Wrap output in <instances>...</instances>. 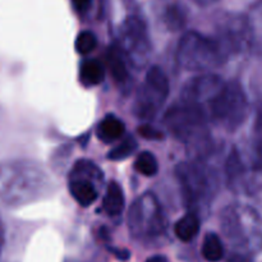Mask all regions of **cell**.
Masks as SVG:
<instances>
[{
	"label": "cell",
	"instance_id": "13",
	"mask_svg": "<svg viewBox=\"0 0 262 262\" xmlns=\"http://www.w3.org/2000/svg\"><path fill=\"white\" fill-rule=\"evenodd\" d=\"M125 125L119 118L115 115H106L97 125L96 135L102 142L110 143L120 140L124 135Z\"/></svg>",
	"mask_w": 262,
	"mask_h": 262
},
{
	"label": "cell",
	"instance_id": "24",
	"mask_svg": "<svg viewBox=\"0 0 262 262\" xmlns=\"http://www.w3.org/2000/svg\"><path fill=\"white\" fill-rule=\"evenodd\" d=\"M97 45V38L91 31H82L76 38V50L78 54L86 55L94 51Z\"/></svg>",
	"mask_w": 262,
	"mask_h": 262
},
{
	"label": "cell",
	"instance_id": "4",
	"mask_svg": "<svg viewBox=\"0 0 262 262\" xmlns=\"http://www.w3.org/2000/svg\"><path fill=\"white\" fill-rule=\"evenodd\" d=\"M206 114L200 107L182 101L171 107L164 123L176 137L189 145H196L206 136Z\"/></svg>",
	"mask_w": 262,
	"mask_h": 262
},
{
	"label": "cell",
	"instance_id": "9",
	"mask_svg": "<svg viewBox=\"0 0 262 262\" xmlns=\"http://www.w3.org/2000/svg\"><path fill=\"white\" fill-rule=\"evenodd\" d=\"M222 227L230 241L239 245H246L253 239L260 241L258 216L247 207L230 206L223 214Z\"/></svg>",
	"mask_w": 262,
	"mask_h": 262
},
{
	"label": "cell",
	"instance_id": "18",
	"mask_svg": "<svg viewBox=\"0 0 262 262\" xmlns=\"http://www.w3.org/2000/svg\"><path fill=\"white\" fill-rule=\"evenodd\" d=\"M187 17H188L187 8L183 4L174 3L166 8L165 13H164V22L169 30L176 32V31L182 30L186 26Z\"/></svg>",
	"mask_w": 262,
	"mask_h": 262
},
{
	"label": "cell",
	"instance_id": "8",
	"mask_svg": "<svg viewBox=\"0 0 262 262\" xmlns=\"http://www.w3.org/2000/svg\"><path fill=\"white\" fill-rule=\"evenodd\" d=\"M119 49L132 66L143 67L147 63L151 53V43L147 30L142 20L137 17H129L123 22L119 30Z\"/></svg>",
	"mask_w": 262,
	"mask_h": 262
},
{
	"label": "cell",
	"instance_id": "25",
	"mask_svg": "<svg viewBox=\"0 0 262 262\" xmlns=\"http://www.w3.org/2000/svg\"><path fill=\"white\" fill-rule=\"evenodd\" d=\"M138 133L146 140H161V138H164L163 132L150 124H143L138 127Z\"/></svg>",
	"mask_w": 262,
	"mask_h": 262
},
{
	"label": "cell",
	"instance_id": "17",
	"mask_svg": "<svg viewBox=\"0 0 262 262\" xmlns=\"http://www.w3.org/2000/svg\"><path fill=\"white\" fill-rule=\"evenodd\" d=\"M200 232V217L194 212L184 215L177 222L174 227V233L182 242H189L193 239Z\"/></svg>",
	"mask_w": 262,
	"mask_h": 262
},
{
	"label": "cell",
	"instance_id": "15",
	"mask_svg": "<svg viewBox=\"0 0 262 262\" xmlns=\"http://www.w3.org/2000/svg\"><path fill=\"white\" fill-rule=\"evenodd\" d=\"M125 199L123 189L117 182H110L107 184L106 193L104 196V201H102V206L104 210L110 215V216H117L124 209Z\"/></svg>",
	"mask_w": 262,
	"mask_h": 262
},
{
	"label": "cell",
	"instance_id": "21",
	"mask_svg": "<svg viewBox=\"0 0 262 262\" xmlns=\"http://www.w3.org/2000/svg\"><path fill=\"white\" fill-rule=\"evenodd\" d=\"M135 169L140 174L146 177L155 176L159 171V164L155 156L148 151H143L137 156L135 161Z\"/></svg>",
	"mask_w": 262,
	"mask_h": 262
},
{
	"label": "cell",
	"instance_id": "14",
	"mask_svg": "<svg viewBox=\"0 0 262 262\" xmlns=\"http://www.w3.org/2000/svg\"><path fill=\"white\" fill-rule=\"evenodd\" d=\"M79 79L87 87L97 86L105 79V68L101 61L96 59H87L79 69Z\"/></svg>",
	"mask_w": 262,
	"mask_h": 262
},
{
	"label": "cell",
	"instance_id": "5",
	"mask_svg": "<svg viewBox=\"0 0 262 262\" xmlns=\"http://www.w3.org/2000/svg\"><path fill=\"white\" fill-rule=\"evenodd\" d=\"M129 230L136 237L159 235L165 230V217L158 199L145 193L133 202L128 215Z\"/></svg>",
	"mask_w": 262,
	"mask_h": 262
},
{
	"label": "cell",
	"instance_id": "23",
	"mask_svg": "<svg viewBox=\"0 0 262 262\" xmlns=\"http://www.w3.org/2000/svg\"><path fill=\"white\" fill-rule=\"evenodd\" d=\"M246 17H247L251 32H252L253 42L256 40L262 42V2L253 5L250 14L246 15Z\"/></svg>",
	"mask_w": 262,
	"mask_h": 262
},
{
	"label": "cell",
	"instance_id": "7",
	"mask_svg": "<svg viewBox=\"0 0 262 262\" xmlns=\"http://www.w3.org/2000/svg\"><path fill=\"white\" fill-rule=\"evenodd\" d=\"M216 41L227 59L250 50L253 45V38L247 17L238 14L223 15L217 23Z\"/></svg>",
	"mask_w": 262,
	"mask_h": 262
},
{
	"label": "cell",
	"instance_id": "19",
	"mask_svg": "<svg viewBox=\"0 0 262 262\" xmlns=\"http://www.w3.org/2000/svg\"><path fill=\"white\" fill-rule=\"evenodd\" d=\"M202 255L209 262H219L224 257V246L219 235L215 233L206 234L202 245Z\"/></svg>",
	"mask_w": 262,
	"mask_h": 262
},
{
	"label": "cell",
	"instance_id": "26",
	"mask_svg": "<svg viewBox=\"0 0 262 262\" xmlns=\"http://www.w3.org/2000/svg\"><path fill=\"white\" fill-rule=\"evenodd\" d=\"M91 2L92 0H72L74 8H76L78 12H84V10L91 5Z\"/></svg>",
	"mask_w": 262,
	"mask_h": 262
},
{
	"label": "cell",
	"instance_id": "20",
	"mask_svg": "<svg viewBox=\"0 0 262 262\" xmlns=\"http://www.w3.org/2000/svg\"><path fill=\"white\" fill-rule=\"evenodd\" d=\"M71 178H87L96 182L97 184H101L104 176H102L101 170L97 168V165H95L92 161L79 160L72 169Z\"/></svg>",
	"mask_w": 262,
	"mask_h": 262
},
{
	"label": "cell",
	"instance_id": "28",
	"mask_svg": "<svg viewBox=\"0 0 262 262\" xmlns=\"http://www.w3.org/2000/svg\"><path fill=\"white\" fill-rule=\"evenodd\" d=\"M194 2L200 5H210V4H212V3L217 2V0H194Z\"/></svg>",
	"mask_w": 262,
	"mask_h": 262
},
{
	"label": "cell",
	"instance_id": "12",
	"mask_svg": "<svg viewBox=\"0 0 262 262\" xmlns=\"http://www.w3.org/2000/svg\"><path fill=\"white\" fill-rule=\"evenodd\" d=\"M96 182L87 178H71L69 192L81 206H90L97 200Z\"/></svg>",
	"mask_w": 262,
	"mask_h": 262
},
{
	"label": "cell",
	"instance_id": "1",
	"mask_svg": "<svg viewBox=\"0 0 262 262\" xmlns=\"http://www.w3.org/2000/svg\"><path fill=\"white\" fill-rule=\"evenodd\" d=\"M49 179L40 166L20 160L0 161V201L9 206L28 204L48 191Z\"/></svg>",
	"mask_w": 262,
	"mask_h": 262
},
{
	"label": "cell",
	"instance_id": "22",
	"mask_svg": "<svg viewBox=\"0 0 262 262\" xmlns=\"http://www.w3.org/2000/svg\"><path fill=\"white\" fill-rule=\"evenodd\" d=\"M137 141L132 136H127L122 142H119L114 148L110 150V152L107 154V158L114 161L127 159L137 150Z\"/></svg>",
	"mask_w": 262,
	"mask_h": 262
},
{
	"label": "cell",
	"instance_id": "10",
	"mask_svg": "<svg viewBox=\"0 0 262 262\" xmlns=\"http://www.w3.org/2000/svg\"><path fill=\"white\" fill-rule=\"evenodd\" d=\"M223 84L224 81L215 74L207 73L204 76L194 77L184 86L182 91V101L200 107L206 114L210 101Z\"/></svg>",
	"mask_w": 262,
	"mask_h": 262
},
{
	"label": "cell",
	"instance_id": "2",
	"mask_svg": "<svg viewBox=\"0 0 262 262\" xmlns=\"http://www.w3.org/2000/svg\"><path fill=\"white\" fill-rule=\"evenodd\" d=\"M177 60L187 71L209 72L224 64L227 56L216 38L189 31L179 41Z\"/></svg>",
	"mask_w": 262,
	"mask_h": 262
},
{
	"label": "cell",
	"instance_id": "11",
	"mask_svg": "<svg viewBox=\"0 0 262 262\" xmlns=\"http://www.w3.org/2000/svg\"><path fill=\"white\" fill-rule=\"evenodd\" d=\"M177 177L187 201L194 204L204 199L207 192V179L201 169L188 163L179 164Z\"/></svg>",
	"mask_w": 262,
	"mask_h": 262
},
{
	"label": "cell",
	"instance_id": "16",
	"mask_svg": "<svg viewBox=\"0 0 262 262\" xmlns=\"http://www.w3.org/2000/svg\"><path fill=\"white\" fill-rule=\"evenodd\" d=\"M107 66H109L112 76L117 82H125L128 78V69L125 64V56L118 45L110 46L106 54Z\"/></svg>",
	"mask_w": 262,
	"mask_h": 262
},
{
	"label": "cell",
	"instance_id": "6",
	"mask_svg": "<svg viewBox=\"0 0 262 262\" xmlns=\"http://www.w3.org/2000/svg\"><path fill=\"white\" fill-rule=\"evenodd\" d=\"M169 95V79L165 72L158 66L148 69L145 84L138 90L135 113L141 119H151L163 106Z\"/></svg>",
	"mask_w": 262,
	"mask_h": 262
},
{
	"label": "cell",
	"instance_id": "27",
	"mask_svg": "<svg viewBox=\"0 0 262 262\" xmlns=\"http://www.w3.org/2000/svg\"><path fill=\"white\" fill-rule=\"evenodd\" d=\"M146 262H168L164 256H152V257L148 258Z\"/></svg>",
	"mask_w": 262,
	"mask_h": 262
},
{
	"label": "cell",
	"instance_id": "3",
	"mask_svg": "<svg viewBox=\"0 0 262 262\" xmlns=\"http://www.w3.org/2000/svg\"><path fill=\"white\" fill-rule=\"evenodd\" d=\"M248 100L238 82H224L207 106L206 115L229 130H234L246 120Z\"/></svg>",
	"mask_w": 262,
	"mask_h": 262
}]
</instances>
